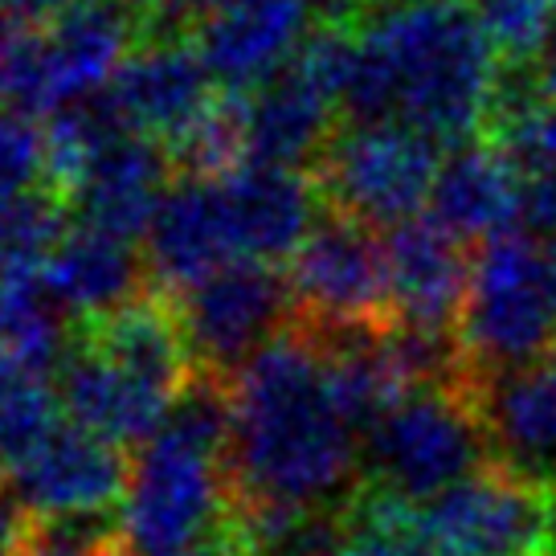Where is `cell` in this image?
Listing matches in <instances>:
<instances>
[{"instance_id": "cell-1", "label": "cell", "mask_w": 556, "mask_h": 556, "mask_svg": "<svg viewBox=\"0 0 556 556\" xmlns=\"http://www.w3.org/2000/svg\"><path fill=\"white\" fill-rule=\"evenodd\" d=\"M361 458L356 430L331 401L324 352L299 324L233 372L229 523L344 511Z\"/></svg>"}, {"instance_id": "cell-2", "label": "cell", "mask_w": 556, "mask_h": 556, "mask_svg": "<svg viewBox=\"0 0 556 556\" xmlns=\"http://www.w3.org/2000/svg\"><path fill=\"white\" fill-rule=\"evenodd\" d=\"M495 53L463 0L365 13L344 115L397 123L451 152L467 148L491 131L504 83Z\"/></svg>"}, {"instance_id": "cell-3", "label": "cell", "mask_w": 556, "mask_h": 556, "mask_svg": "<svg viewBox=\"0 0 556 556\" xmlns=\"http://www.w3.org/2000/svg\"><path fill=\"white\" fill-rule=\"evenodd\" d=\"M491 434L483 421V381L417 384L365 438L368 486L405 504H434L451 486L486 467Z\"/></svg>"}, {"instance_id": "cell-4", "label": "cell", "mask_w": 556, "mask_h": 556, "mask_svg": "<svg viewBox=\"0 0 556 556\" xmlns=\"http://www.w3.org/2000/svg\"><path fill=\"white\" fill-rule=\"evenodd\" d=\"M233 520L226 454L160 426L131 454V479L119 504L127 556H189L222 540Z\"/></svg>"}, {"instance_id": "cell-5", "label": "cell", "mask_w": 556, "mask_h": 556, "mask_svg": "<svg viewBox=\"0 0 556 556\" xmlns=\"http://www.w3.org/2000/svg\"><path fill=\"white\" fill-rule=\"evenodd\" d=\"M458 344L479 381L548 361L556 344V295L544 270V242L511 229L479 245L470 258V291Z\"/></svg>"}, {"instance_id": "cell-6", "label": "cell", "mask_w": 556, "mask_h": 556, "mask_svg": "<svg viewBox=\"0 0 556 556\" xmlns=\"http://www.w3.org/2000/svg\"><path fill=\"white\" fill-rule=\"evenodd\" d=\"M434 139L397 123H344L324 156L315 160V185L324 208L372 229H397L430 205L438 180Z\"/></svg>"}, {"instance_id": "cell-7", "label": "cell", "mask_w": 556, "mask_h": 556, "mask_svg": "<svg viewBox=\"0 0 556 556\" xmlns=\"http://www.w3.org/2000/svg\"><path fill=\"white\" fill-rule=\"evenodd\" d=\"M287 282L295 299V324L303 331L331 336L393 328L384 238L344 213L324 208L312 238L287 262Z\"/></svg>"}, {"instance_id": "cell-8", "label": "cell", "mask_w": 556, "mask_h": 556, "mask_svg": "<svg viewBox=\"0 0 556 556\" xmlns=\"http://www.w3.org/2000/svg\"><path fill=\"white\" fill-rule=\"evenodd\" d=\"M548 495V486L491 458L421 507V536L434 556H544Z\"/></svg>"}, {"instance_id": "cell-9", "label": "cell", "mask_w": 556, "mask_h": 556, "mask_svg": "<svg viewBox=\"0 0 556 556\" xmlns=\"http://www.w3.org/2000/svg\"><path fill=\"white\" fill-rule=\"evenodd\" d=\"M180 328L189 336L197 368L233 377L295 324L291 282L266 262H229L226 270L201 282L176 303Z\"/></svg>"}, {"instance_id": "cell-10", "label": "cell", "mask_w": 556, "mask_h": 556, "mask_svg": "<svg viewBox=\"0 0 556 556\" xmlns=\"http://www.w3.org/2000/svg\"><path fill=\"white\" fill-rule=\"evenodd\" d=\"M315 25V0H233L192 25V46L217 90L254 94L291 66Z\"/></svg>"}, {"instance_id": "cell-11", "label": "cell", "mask_w": 556, "mask_h": 556, "mask_svg": "<svg viewBox=\"0 0 556 556\" xmlns=\"http://www.w3.org/2000/svg\"><path fill=\"white\" fill-rule=\"evenodd\" d=\"M217 94L222 90L208 78L192 34L143 41L106 87V99L115 103L119 119L139 136L156 139L160 148H176L189 136L205 119L208 106L217 103Z\"/></svg>"}, {"instance_id": "cell-12", "label": "cell", "mask_w": 556, "mask_h": 556, "mask_svg": "<svg viewBox=\"0 0 556 556\" xmlns=\"http://www.w3.org/2000/svg\"><path fill=\"white\" fill-rule=\"evenodd\" d=\"M127 479H131V454L83 434L66 421L0 486L34 523H50L103 516L106 507L123 504Z\"/></svg>"}, {"instance_id": "cell-13", "label": "cell", "mask_w": 556, "mask_h": 556, "mask_svg": "<svg viewBox=\"0 0 556 556\" xmlns=\"http://www.w3.org/2000/svg\"><path fill=\"white\" fill-rule=\"evenodd\" d=\"M393 328L458 336L470 291V258L463 242L430 217H414L384 233Z\"/></svg>"}, {"instance_id": "cell-14", "label": "cell", "mask_w": 556, "mask_h": 556, "mask_svg": "<svg viewBox=\"0 0 556 556\" xmlns=\"http://www.w3.org/2000/svg\"><path fill=\"white\" fill-rule=\"evenodd\" d=\"M143 262L152 291L180 303L192 295L201 282L226 270L233 254L226 222V197L222 180H197V176H176L156 222L143 238Z\"/></svg>"}, {"instance_id": "cell-15", "label": "cell", "mask_w": 556, "mask_h": 556, "mask_svg": "<svg viewBox=\"0 0 556 556\" xmlns=\"http://www.w3.org/2000/svg\"><path fill=\"white\" fill-rule=\"evenodd\" d=\"M58 401L74 430L131 454L160 434L173 393L106 361L103 352L74 336V348L58 368Z\"/></svg>"}, {"instance_id": "cell-16", "label": "cell", "mask_w": 556, "mask_h": 556, "mask_svg": "<svg viewBox=\"0 0 556 556\" xmlns=\"http://www.w3.org/2000/svg\"><path fill=\"white\" fill-rule=\"evenodd\" d=\"M222 197L238 262H291L324 217L315 176L295 168L242 164L222 180Z\"/></svg>"}, {"instance_id": "cell-17", "label": "cell", "mask_w": 556, "mask_h": 556, "mask_svg": "<svg viewBox=\"0 0 556 556\" xmlns=\"http://www.w3.org/2000/svg\"><path fill=\"white\" fill-rule=\"evenodd\" d=\"M176 185L168 148L139 131H119L90 164L83 189L70 201L74 226L99 229L123 242H143L160 205Z\"/></svg>"}, {"instance_id": "cell-18", "label": "cell", "mask_w": 556, "mask_h": 556, "mask_svg": "<svg viewBox=\"0 0 556 556\" xmlns=\"http://www.w3.org/2000/svg\"><path fill=\"white\" fill-rule=\"evenodd\" d=\"M340 99L291 58L282 74L245 94V164L312 173L331 136L340 131Z\"/></svg>"}, {"instance_id": "cell-19", "label": "cell", "mask_w": 556, "mask_h": 556, "mask_svg": "<svg viewBox=\"0 0 556 556\" xmlns=\"http://www.w3.org/2000/svg\"><path fill=\"white\" fill-rule=\"evenodd\" d=\"M523 173L495 139H475L442 160L430 192V222L458 242H491L520 229Z\"/></svg>"}, {"instance_id": "cell-20", "label": "cell", "mask_w": 556, "mask_h": 556, "mask_svg": "<svg viewBox=\"0 0 556 556\" xmlns=\"http://www.w3.org/2000/svg\"><path fill=\"white\" fill-rule=\"evenodd\" d=\"M41 287L74 324H90L143 299L152 291V278L136 242L74 226L46 262Z\"/></svg>"}, {"instance_id": "cell-21", "label": "cell", "mask_w": 556, "mask_h": 556, "mask_svg": "<svg viewBox=\"0 0 556 556\" xmlns=\"http://www.w3.org/2000/svg\"><path fill=\"white\" fill-rule=\"evenodd\" d=\"M483 421L495 463L556 486V356L483 381Z\"/></svg>"}, {"instance_id": "cell-22", "label": "cell", "mask_w": 556, "mask_h": 556, "mask_svg": "<svg viewBox=\"0 0 556 556\" xmlns=\"http://www.w3.org/2000/svg\"><path fill=\"white\" fill-rule=\"evenodd\" d=\"M78 340L90 344L94 352H103L106 361L123 365L127 372L143 377L148 384L173 393V397L197 372V361H192L189 336L180 328L176 303L156 295V291H148L143 299L103 315V319L78 324Z\"/></svg>"}, {"instance_id": "cell-23", "label": "cell", "mask_w": 556, "mask_h": 556, "mask_svg": "<svg viewBox=\"0 0 556 556\" xmlns=\"http://www.w3.org/2000/svg\"><path fill=\"white\" fill-rule=\"evenodd\" d=\"M70 229H74L70 205L50 189L0 201V282L41 275Z\"/></svg>"}, {"instance_id": "cell-24", "label": "cell", "mask_w": 556, "mask_h": 556, "mask_svg": "<svg viewBox=\"0 0 556 556\" xmlns=\"http://www.w3.org/2000/svg\"><path fill=\"white\" fill-rule=\"evenodd\" d=\"M0 106L21 115H53L46 25L0 9Z\"/></svg>"}, {"instance_id": "cell-25", "label": "cell", "mask_w": 556, "mask_h": 556, "mask_svg": "<svg viewBox=\"0 0 556 556\" xmlns=\"http://www.w3.org/2000/svg\"><path fill=\"white\" fill-rule=\"evenodd\" d=\"M66 426L58 389L46 381L0 384V483Z\"/></svg>"}, {"instance_id": "cell-26", "label": "cell", "mask_w": 556, "mask_h": 556, "mask_svg": "<svg viewBox=\"0 0 556 556\" xmlns=\"http://www.w3.org/2000/svg\"><path fill=\"white\" fill-rule=\"evenodd\" d=\"M491 46L511 62H532L556 21V0H463Z\"/></svg>"}, {"instance_id": "cell-27", "label": "cell", "mask_w": 556, "mask_h": 556, "mask_svg": "<svg viewBox=\"0 0 556 556\" xmlns=\"http://www.w3.org/2000/svg\"><path fill=\"white\" fill-rule=\"evenodd\" d=\"M46 176H50L46 127L34 115L0 106V201L46 189Z\"/></svg>"}, {"instance_id": "cell-28", "label": "cell", "mask_w": 556, "mask_h": 556, "mask_svg": "<svg viewBox=\"0 0 556 556\" xmlns=\"http://www.w3.org/2000/svg\"><path fill=\"white\" fill-rule=\"evenodd\" d=\"M21 556H127V548H123L119 523L103 516H83V520L34 523Z\"/></svg>"}, {"instance_id": "cell-29", "label": "cell", "mask_w": 556, "mask_h": 556, "mask_svg": "<svg viewBox=\"0 0 556 556\" xmlns=\"http://www.w3.org/2000/svg\"><path fill=\"white\" fill-rule=\"evenodd\" d=\"M34 532V520L13 504V495L0 486V556H21L25 540Z\"/></svg>"}, {"instance_id": "cell-30", "label": "cell", "mask_w": 556, "mask_h": 556, "mask_svg": "<svg viewBox=\"0 0 556 556\" xmlns=\"http://www.w3.org/2000/svg\"><path fill=\"white\" fill-rule=\"evenodd\" d=\"M536 78L548 94H556V21H553V29H548V37H544V46H540V53H536Z\"/></svg>"}, {"instance_id": "cell-31", "label": "cell", "mask_w": 556, "mask_h": 556, "mask_svg": "<svg viewBox=\"0 0 556 556\" xmlns=\"http://www.w3.org/2000/svg\"><path fill=\"white\" fill-rule=\"evenodd\" d=\"M189 556H254V553H250L233 532H226L222 540H213V544H205V548H197V553H189Z\"/></svg>"}, {"instance_id": "cell-32", "label": "cell", "mask_w": 556, "mask_h": 556, "mask_svg": "<svg viewBox=\"0 0 556 556\" xmlns=\"http://www.w3.org/2000/svg\"><path fill=\"white\" fill-rule=\"evenodd\" d=\"M319 17H365V0H315Z\"/></svg>"}, {"instance_id": "cell-33", "label": "cell", "mask_w": 556, "mask_h": 556, "mask_svg": "<svg viewBox=\"0 0 556 556\" xmlns=\"http://www.w3.org/2000/svg\"><path fill=\"white\" fill-rule=\"evenodd\" d=\"M544 270H548V287L556 295V233H548V242H544Z\"/></svg>"}]
</instances>
